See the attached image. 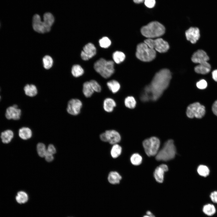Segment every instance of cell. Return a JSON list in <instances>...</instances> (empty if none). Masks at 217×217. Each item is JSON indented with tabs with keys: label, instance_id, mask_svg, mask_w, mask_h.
Returning <instances> with one entry per match:
<instances>
[{
	"label": "cell",
	"instance_id": "6da1fadb",
	"mask_svg": "<svg viewBox=\"0 0 217 217\" xmlns=\"http://www.w3.org/2000/svg\"><path fill=\"white\" fill-rule=\"evenodd\" d=\"M171 78V73L168 69H163L157 73L151 83L145 88L140 96L141 100H157L168 87Z\"/></svg>",
	"mask_w": 217,
	"mask_h": 217
},
{
	"label": "cell",
	"instance_id": "7a4b0ae2",
	"mask_svg": "<svg viewBox=\"0 0 217 217\" xmlns=\"http://www.w3.org/2000/svg\"><path fill=\"white\" fill-rule=\"evenodd\" d=\"M55 20L53 15L47 12L43 15V21H42L40 16L34 15L32 20V25L34 30L37 32L44 33L49 31Z\"/></svg>",
	"mask_w": 217,
	"mask_h": 217
},
{
	"label": "cell",
	"instance_id": "3957f363",
	"mask_svg": "<svg viewBox=\"0 0 217 217\" xmlns=\"http://www.w3.org/2000/svg\"><path fill=\"white\" fill-rule=\"evenodd\" d=\"M142 34L148 38L159 37L165 32L164 26L159 22L154 21L143 27L140 30Z\"/></svg>",
	"mask_w": 217,
	"mask_h": 217
},
{
	"label": "cell",
	"instance_id": "277c9868",
	"mask_svg": "<svg viewBox=\"0 0 217 217\" xmlns=\"http://www.w3.org/2000/svg\"><path fill=\"white\" fill-rule=\"evenodd\" d=\"M95 71L105 78L109 77L114 73V62L112 61H107L101 58L94 64Z\"/></svg>",
	"mask_w": 217,
	"mask_h": 217
},
{
	"label": "cell",
	"instance_id": "5b68a950",
	"mask_svg": "<svg viewBox=\"0 0 217 217\" xmlns=\"http://www.w3.org/2000/svg\"><path fill=\"white\" fill-rule=\"evenodd\" d=\"M176 152L173 140H169L165 142L162 148L158 151L156 159L158 161H168L175 157Z\"/></svg>",
	"mask_w": 217,
	"mask_h": 217
},
{
	"label": "cell",
	"instance_id": "8992f818",
	"mask_svg": "<svg viewBox=\"0 0 217 217\" xmlns=\"http://www.w3.org/2000/svg\"><path fill=\"white\" fill-rule=\"evenodd\" d=\"M136 55L142 61L149 62L155 59L156 53L155 50L150 48L145 42H142L137 46Z\"/></svg>",
	"mask_w": 217,
	"mask_h": 217
},
{
	"label": "cell",
	"instance_id": "52a82bcc",
	"mask_svg": "<svg viewBox=\"0 0 217 217\" xmlns=\"http://www.w3.org/2000/svg\"><path fill=\"white\" fill-rule=\"evenodd\" d=\"M143 145L146 154L149 156L156 155L160 145L159 139L156 137H152L144 140Z\"/></svg>",
	"mask_w": 217,
	"mask_h": 217
},
{
	"label": "cell",
	"instance_id": "ba28073f",
	"mask_svg": "<svg viewBox=\"0 0 217 217\" xmlns=\"http://www.w3.org/2000/svg\"><path fill=\"white\" fill-rule=\"evenodd\" d=\"M150 48L160 53L167 52L169 48L168 42L161 38L155 39L148 38L144 41Z\"/></svg>",
	"mask_w": 217,
	"mask_h": 217
},
{
	"label": "cell",
	"instance_id": "9c48e42d",
	"mask_svg": "<svg viewBox=\"0 0 217 217\" xmlns=\"http://www.w3.org/2000/svg\"><path fill=\"white\" fill-rule=\"evenodd\" d=\"M206 112L205 106L199 102H196L190 104L187 107L186 114L190 118L195 117L198 118H202Z\"/></svg>",
	"mask_w": 217,
	"mask_h": 217
},
{
	"label": "cell",
	"instance_id": "30bf717a",
	"mask_svg": "<svg viewBox=\"0 0 217 217\" xmlns=\"http://www.w3.org/2000/svg\"><path fill=\"white\" fill-rule=\"evenodd\" d=\"M100 138L103 141L107 142L113 145L119 142L121 139L119 133L113 130L106 131L100 135Z\"/></svg>",
	"mask_w": 217,
	"mask_h": 217
},
{
	"label": "cell",
	"instance_id": "8fae6325",
	"mask_svg": "<svg viewBox=\"0 0 217 217\" xmlns=\"http://www.w3.org/2000/svg\"><path fill=\"white\" fill-rule=\"evenodd\" d=\"M82 106V103L80 100L72 99L68 103L67 111L71 115H77L80 113Z\"/></svg>",
	"mask_w": 217,
	"mask_h": 217
},
{
	"label": "cell",
	"instance_id": "7c38bea8",
	"mask_svg": "<svg viewBox=\"0 0 217 217\" xmlns=\"http://www.w3.org/2000/svg\"><path fill=\"white\" fill-rule=\"evenodd\" d=\"M96 50L95 46L91 43L86 45L81 53V57L84 60H88L94 56L96 54Z\"/></svg>",
	"mask_w": 217,
	"mask_h": 217
},
{
	"label": "cell",
	"instance_id": "4fadbf2b",
	"mask_svg": "<svg viewBox=\"0 0 217 217\" xmlns=\"http://www.w3.org/2000/svg\"><path fill=\"white\" fill-rule=\"evenodd\" d=\"M185 35L188 40L193 44L195 43L200 36L199 29L197 27H190L186 31Z\"/></svg>",
	"mask_w": 217,
	"mask_h": 217
},
{
	"label": "cell",
	"instance_id": "5bb4252c",
	"mask_svg": "<svg viewBox=\"0 0 217 217\" xmlns=\"http://www.w3.org/2000/svg\"><path fill=\"white\" fill-rule=\"evenodd\" d=\"M21 115V111L17 105L9 107L6 109L5 116L8 119L19 120Z\"/></svg>",
	"mask_w": 217,
	"mask_h": 217
},
{
	"label": "cell",
	"instance_id": "9a60e30c",
	"mask_svg": "<svg viewBox=\"0 0 217 217\" xmlns=\"http://www.w3.org/2000/svg\"><path fill=\"white\" fill-rule=\"evenodd\" d=\"M191 59L193 62L200 64L207 62L209 60V58L205 52L200 49L193 54Z\"/></svg>",
	"mask_w": 217,
	"mask_h": 217
},
{
	"label": "cell",
	"instance_id": "2e32d148",
	"mask_svg": "<svg viewBox=\"0 0 217 217\" xmlns=\"http://www.w3.org/2000/svg\"><path fill=\"white\" fill-rule=\"evenodd\" d=\"M211 69V65L207 61L199 64L195 67L194 70L197 73L206 74L209 72Z\"/></svg>",
	"mask_w": 217,
	"mask_h": 217
},
{
	"label": "cell",
	"instance_id": "e0dca14e",
	"mask_svg": "<svg viewBox=\"0 0 217 217\" xmlns=\"http://www.w3.org/2000/svg\"><path fill=\"white\" fill-rule=\"evenodd\" d=\"M116 106V103L112 99L110 98H106L103 102V107L105 111L111 112L113 111Z\"/></svg>",
	"mask_w": 217,
	"mask_h": 217
},
{
	"label": "cell",
	"instance_id": "ac0fdd59",
	"mask_svg": "<svg viewBox=\"0 0 217 217\" xmlns=\"http://www.w3.org/2000/svg\"><path fill=\"white\" fill-rule=\"evenodd\" d=\"M19 135L22 139L26 140L30 138L32 134L31 130L29 127H22L19 130Z\"/></svg>",
	"mask_w": 217,
	"mask_h": 217
},
{
	"label": "cell",
	"instance_id": "d6986e66",
	"mask_svg": "<svg viewBox=\"0 0 217 217\" xmlns=\"http://www.w3.org/2000/svg\"><path fill=\"white\" fill-rule=\"evenodd\" d=\"M24 90L26 95L31 97L36 96L38 93L36 86L32 84H27L24 87Z\"/></svg>",
	"mask_w": 217,
	"mask_h": 217
},
{
	"label": "cell",
	"instance_id": "ffe728a7",
	"mask_svg": "<svg viewBox=\"0 0 217 217\" xmlns=\"http://www.w3.org/2000/svg\"><path fill=\"white\" fill-rule=\"evenodd\" d=\"M121 176L116 171H111L108 176V180L110 183L112 184H119L121 179Z\"/></svg>",
	"mask_w": 217,
	"mask_h": 217
},
{
	"label": "cell",
	"instance_id": "44dd1931",
	"mask_svg": "<svg viewBox=\"0 0 217 217\" xmlns=\"http://www.w3.org/2000/svg\"><path fill=\"white\" fill-rule=\"evenodd\" d=\"M13 137V132L9 130L2 132L1 135L2 141L4 143H8L10 142Z\"/></svg>",
	"mask_w": 217,
	"mask_h": 217
},
{
	"label": "cell",
	"instance_id": "7402d4cb",
	"mask_svg": "<svg viewBox=\"0 0 217 217\" xmlns=\"http://www.w3.org/2000/svg\"><path fill=\"white\" fill-rule=\"evenodd\" d=\"M94 92L90 81L84 83L83 85V92L86 97L89 98L91 97Z\"/></svg>",
	"mask_w": 217,
	"mask_h": 217
},
{
	"label": "cell",
	"instance_id": "603a6c76",
	"mask_svg": "<svg viewBox=\"0 0 217 217\" xmlns=\"http://www.w3.org/2000/svg\"><path fill=\"white\" fill-rule=\"evenodd\" d=\"M107 85L109 90L113 93L118 92L121 87L119 83L115 80H112L108 82Z\"/></svg>",
	"mask_w": 217,
	"mask_h": 217
},
{
	"label": "cell",
	"instance_id": "cb8c5ba5",
	"mask_svg": "<svg viewBox=\"0 0 217 217\" xmlns=\"http://www.w3.org/2000/svg\"><path fill=\"white\" fill-rule=\"evenodd\" d=\"M165 172L159 166L157 167L155 169L154 173V177L156 181L159 183H162L164 180V173Z\"/></svg>",
	"mask_w": 217,
	"mask_h": 217
},
{
	"label": "cell",
	"instance_id": "d4e9b609",
	"mask_svg": "<svg viewBox=\"0 0 217 217\" xmlns=\"http://www.w3.org/2000/svg\"><path fill=\"white\" fill-rule=\"evenodd\" d=\"M17 202L21 204L26 203L28 200V196L26 193L23 191H19L15 197Z\"/></svg>",
	"mask_w": 217,
	"mask_h": 217
},
{
	"label": "cell",
	"instance_id": "484cf974",
	"mask_svg": "<svg viewBox=\"0 0 217 217\" xmlns=\"http://www.w3.org/2000/svg\"><path fill=\"white\" fill-rule=\"evenodd\" d=\"M197 171L198 174L203 177L208 176L210 172L209 168L204 165H200L197 167Z\"/></svg>",
	"mask_w": 217,
	"mask_h": 217
},
{
	"label": "cell",
	"instance_id": "4316f807",
	"mask_svg": "<svg viewBox=\"0 0 217 217\" xmlns=\"http://www.w3.org/2000/svg\"><path fill=\"white\" fill-rule=\"evenodd\" d=\"M112 58L114 61L117 64H118L122 62L124 60L125 55L123 52L116 51L113 53Z\"/></svg>",
	"mask_w": 217,
	"mask_h": 217
},
{
	"label": "cell",
	"instance_id": "83f0119b",
	"mask_svg": "<svg viewBox=\"0 0 217 217\" xmlns=\"http://www.w3.org/2000/svg\"><path fill=\"white\" fill-rule=\"evenodd\" d=\"M203 212L208 216H212L216 212V209L215 206L211 204H208L205 205L203 208Z\"/></svg>",
	"mask_w": 217,
	"mask_h": 217
},
{
	"label": "cell",
	"instance_id": "f1b7e54d",
	"mask_svg": "<svg viewBox=\"0 0 217 217\" xmlns=\"http://www.w3.org/2000/svg\"><path fill=\"white\" fill-rule=\"evenodd\" d=\"M125 106L130 109L134 108L136 105V101L133 96H129L126 97L124 100Z\"/></svg>",
	"mask_w": 217,
	"mask_h": 217
},
{
	"label": "cell",
	"instance_id": "f546056e",
	"mask_svg": "<svg viewBox=\"0 0 217 217\" xmlns=\"http://www.w3.org/2000/svg\"><path fill=\"white\" fill-rule=\"evenodd\" d=\"M71 73L75 77H78L82 76L84 73V70L80 65L78 64L74 65L71 69Z\"/></svg>",
	"mask_w": 217,
	"mask_h": 217
},
{
	"label": "cell",
	"instance_id": "4dcf8cb0",
	"mask_svg": "<svg viewBox=\"0 0 217 217\" xmlns=\"http://www.w3.org/2000/svg\"><path fill=\"white\" fill-rule=\"evenodd\" d=\"M121 150L122 148L120 146L117 144H114L111 151L112 156L114 158L118 157L120 155Z\"/></svg>",
	"mask_w": 217,
	"mask_h": 217
},
{
	"label": "cell",
	"instance_id": "1f68e13d",
	"mask_svg": "<svg viewBox=\"0 0 217 217\" xmlns=\"http://www.w3.org/2000/svg\"><path fill=\"white\" fill-rule=\"evenodd\" d=\"M42 61L44 68L47 69H49L52 67L53 60L52 58L49 55L45 56L42 59Z\"/></svg>",
	"mask_w": 217,
	"mask_h": 217
},
{
	"label": "cell",
	"instance_id": "d6a6232c",
	"mask_svg": "<svg viewBox=\"0 0 217 217\" xmlns=\"http://www.w3.org/2000/svg\"><path fill=\"white\" fill-rule=\"evenodd\" d=\"M130 160L132 164L135 165H140L141 163L142 158L140 155L138 153H134L131 156Z\"/></svg>",
	"mask_w": 217,
	"mask_h": 217
},
{
	"label": "cell",
	"instance_id": "836d02e7",
	"mask_svg": "<svg viewBox=\"0 0 217 217\" xmlns=\"http://www.w3.org/2000/svg\"><path fill=\"white\" fill-rule=\"evenodd\" d=\"M37 150L39 155L41 157H44L46 152V146L43 143H39L37 146Z\"/></svg>",
	"mask_w": 217,
	"mask_h": 217
},
{
	"label": "cell",
	"instance_id": "e575fe53",
	"mask_svg": "<svg viewBox=\"0 0 217 217\" xmlns=\"http://www.w3.org/2000/svg\"><path fill=\"white\" fill-rule=\"evenodd\" d=\"M100 46L103 48H108L111 45V42L107 37L105 36L101 39L99 41Z\"/></svg>",
	"mask_w": 217,
	"mask_h": 217
},
{
	"label": "cell",
	"instance_id": "d590c367",
	"mask_svg": "<svg viewBox=\"0 0 217 217\" xmlns=\"http://www.w3.org/2000/svg\"><path fill=\"white\" fill-rule=\"evenodd\" d=\"M91 86L94 91L100 92L101 90V87L99 84L94 80H91L90 81Z\"/></svg>",
	"mask_w": 217,
	"mask_h": 217
},
{
	"label": "cell",
	"instance_id": "8d00e7d4",
	"mask_svg": "<svg viewBox=\"0 0 217 217\" xmlns=\"http://www.w3.org/2000/svg\"><path fill=\"white\" fill-rule=\"evenodd\" d=\"M196 85L198 88L200 89H204L207 87V83L205 80L202 79L197 83Z\"/></svg>",
	"mask_w": 217,
	"mask_h": 217
},
{
	"label": "cell",
	"instance_id": "74e56055",
	"mask_svg": "<svg viewBox=\"0 0 217 217\" xmlns=\"http://www.w3.org/2000/svg\"><path fill=\"white\" fill-rule=\"evenodd\" d=\"M144 2L145 5L149 8L154 7L156 4L155 0H144Z\"/></svg>",
	"mask_w": 217,
	"mask_h": 217
},
{
	"label": "cell",
	"instance_id": "f35d334b",
	"mask_svg": "<svg viewBox=\"0 0 217 217\" xmlns=\"http://www.w3.org/2000/svg\"><path fill=\"white\" fill-rule=\"evenodd\" d=\"M210 197L212 202L217 204V191H214L211 193Z\"/></svg>",
	"mask_w": 217,
	"mask_h": 217
},
{
	"label": "cell",
	"instance_id": "ab89813d",
	"mask_svg": "<svg viewBox=\"0 0 217 217\" xmlns=\"http://www.w3.org/2000/svg\"><path fill=\"white\" fill-rule=\"evenodd\" d=\"M47 152L52 154H55L56 152V150L54 146L52 144H49L48 147Z\"/></svg>",
	"mask_w": 217,
	"mask_h": 217
},
{
	"label": "cell",
	"instance_id": "60d3db41",
	"mask_svg": "<svg viewBox=\"0 0 217 217\" xmlns=\"http://www.w3.org/2000/svg\"><path fill=\"white\" fill-rule=\"evenodd\" d=\"M44 157L46 160L48 162H51L54 159L53 155L49 153L47 151Z\"/></svg>",
	"mask_w": 217,
	"mask_h": 217
},
{
	"label": "cell",
	"instance_id": "b9f144b4",
	"mask_svg": "<svg viewBox=\"0 0 217 217\" xmlns=\"http://www.w3.org/2000/svg\"><path fill=\"white\" fill-rule=\"evenodd\" d=\"M212 110L213 113L217 116V100L213 103L212 107Z\"/></svg>",
	"mask_w": 217,
	"mask_h": 217
},
{
	"label": "cell",
	"instance_id": "7bdbcfd3",
	"mask_svg": "<svg viewBox=\"0 0 217 217\" xmlns=\"http://www.w3.org/2000/svg\"><path fill=\"white\" fill-rule=\"evenodd\" d=\"M212 75L213 79L217 82V70H214L212 72Z\"/></svg>",
	"mask_w": 217,
	"mask_h": 217
},
{
	"label": "cell",
	"instance_id": "ee69618b",
	"mask_svg": "<svg viewBox=\"0 0 217 217\" xmlns=\"http://www.w3.org/2000/svg\"><path fill=\"white\" fill-rule=\"evenodd\" d=\"M165 172L168 170V166L165 164H162L159 166Z\"/></svg>",
	"mask_w": 217,
	"mask_h": 217
},
{
	"label": "cell",
	"instance_id": "f6af8a7d",
	"mask_svg": "<svg viewBox=\"0 0 217 217\" xmlns=\"http://www.w3.org/2000/svg\"><path fill=\"white\" fill-rule=\"evenodd\" d=\"M133 2L136 4H139L144 2V0H132Z\"/></svg>",
	"mask_w": 217,
	"mask_h": 217
},
{
	"label": "cell",
	"instance_id": "bcb514c9",
	"mask_svg": "<svg viewBox=\"0 0 217 217\" xmlns=\"http://www.w3.org/2000/svg\"><path fill=\"white\" fill-rule=\"evenodd\" d=\"M146 214L151 217H155V216L149 211H147L146 212Z\"/></svg>",
	"mask_w": 217,
	"mask_h": 217
},
{
	"label": "cell",
	"instance_id": "7dc6e473",
	"mask_svg": "<svg viewBox=\"0 0 217 217\" xmlns=\"http://www.w3.org/2000/svg\"><path fill=\"white\" fill-rule=\"evenodd\" d=\"M143 217H151L147 215L144 216Z\"/></svg>",
	"mask_w": 217,
	"mask_h": 217
},
{
	"label": "cell",
	"instance_id": "c3c4849f",
	"mask_svg": "<svg viewBox=\"0 0 217 217\" xmlns=\"http://www.w3.org/2000/svg\"><path fill=\"white\" fill-rule=\"evenodd\" d=\"M0 99H1V96H0Z\"/></svg>",
	"mask_w": 217,
	"mask_h": 217
}]
</instances>
